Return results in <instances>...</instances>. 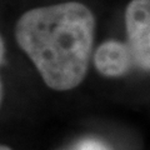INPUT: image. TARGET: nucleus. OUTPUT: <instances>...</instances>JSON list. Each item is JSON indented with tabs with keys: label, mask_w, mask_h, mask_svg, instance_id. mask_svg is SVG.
I'll list each match as a JSON object with an SVG mask.
<instances>
[{
	"label": "nucleus",
	"mask_w": 150,
	"mask_h": 150,
	"mask_svg": "<svg viewBox=\"0 0 150 150\" xmlns=\"http://www.w3.org/2000/svg\"><path fill=\"white\" fill-rule=\"evenodd\" d=\"M125 29L135 67L150 71V0H131L128 4Z\"/></svg>",
	"instance_id": "f03ea898"
},
{
	"label": "nucleus",
	"mask_w": 150,
	"mask_h": 150,
	"mask_svg": "<svg viewBox=\"0 0 150 150\" xmlns=\"http://www.w3.org/2000/svg\"><path fill=\"white\" fill-rule=\"evenodd\" d=\"M4 56H5V45H4V40H3V36L0 35V67L4 62ZM3 83H1V78H0V105H1V101H3Z\"/></svg>",
	"instance_id": "39448f33"
},
{
	"label": "nucleus",
	"mask_w": 150,
	"mask_h": 150,
	"mask_svg": "<svg viewBox=\"0 0 150 150\" xmlns=\"http://www.w3.org/2000/svg\"><path fill=\"white\" fill-rule=\"evenodd\" d=\"M95 18L78 1L25 11L15 25V39L44 83L54 90L76 88L88 73Z\"/></svg>",
	"instance_id": "f257e3e1"
},
{
	"label": "nucleus",
	"mask_w": 150,
	"mask_h": 150,
	"mask_svg": "<svg viewBox=\"0 0 150 150\" xmlns=\"http://www.w3.org/2000/svg\"><path fill=\"white\" fill-rule=\"evenodd\" d=\"M0 150H11V149L5 146V145H0Z\"/></svg>",
	"instance_id": "423d86ee"
},
{
	"label": "nucleus",
	"mask_w": 150,
	"mask_h": 150,
	"mask_svg": "<svg viewBox=\"0 0 150 150\" xmlns=\"http://www.w3.org/2000/svg\"><path fill=\"white\" fill-rule=\"evenodd\" d=\"M94 65L104 76L116 78L129 73L135 67L133 54L128 43L106 40L94 53Z\"/></svg>",
	"instance_id": "7ed1b4c3"
},
{
	"label": "nucleus",
	"mask_w": 150,
	"mask_h": 150,
	"mask_svg": "<svg viewBox=\"0 0 150 150\" xmlns=\"http://www.w3.org/2000/svg\"><path fill=\"white\" fill-rule=\"evenodd\" d=\"M68 150H111L108 145L98 139H81L78 143H75L73 146H70Z\"/></svg>",
	"instance_id": "20e7f679"
}]
</instances>
